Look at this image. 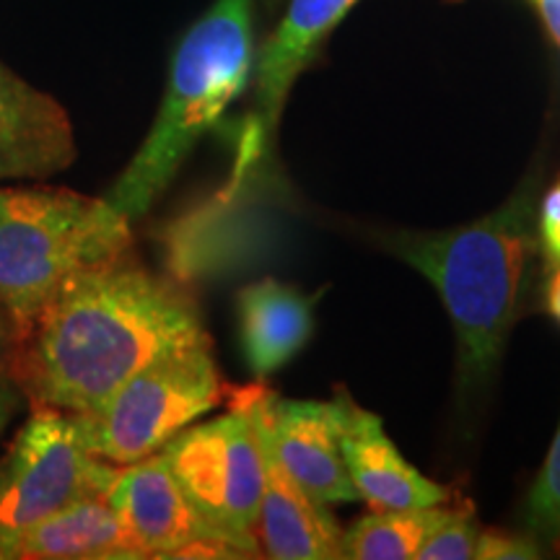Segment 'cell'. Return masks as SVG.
<instances>
[{"instance_id":"obj_1","label":"cell","mask_w":560,"mask_h":560,"mask_svg":"<svg viewBox=\"0 0 560 560\" xmlns=\"http://www.w3.org/2000/svg\"><path fill=\"white\" fill-rule=\"evenodd\" d=\"M30 335L26 389L68 412L100 408L145 363L210 340L195 301L130 252L73 272Z\"/></svg>"},{"instance_id":"obj_2","label":"cell","mask_w":560,"mask_h":560,"mask_svg":"<svg viewBox=\"0 0 560 560\" xmlns=\"http://www.w3.org/2000/svg\"><path fill=\"white\" fill-rule=\"evenodd\" d=\"M397 255L431 280L444 301L459 350V387L478 389L499 366L520 310L524 270L535 252L527 195L436 234H400Z\"/></svg>"},{"instance_id":"obj_3","label":"cell","mask_w":560,"mask_h":560,"mask_svg":"<svg viewBox=\"0 0 560 560\" xmlns=\"http://www.w3.org/2000/svg\"><path fill=\"white\" fill-rule=\"evenodd\" d=\"M252 68V0H215L182 37L156 122L109 190V206L130 223L143 219L198 140L242 94Z\"/></svg>"},{"instance_id":"obj_4","label":"cell","mask_w":560,"mask_h":560,"mask_svg":"<svg viewBox=\"0 0 560 560\" xmlns=\"http://www.w3.org/2000/svg\"><path fill=\"white\" fill-rule=\"evenodd\" d=\"M130 221L107 198L58 187H0V306L19 332L66 280L130 252Z\"/></svg>"},{"instance_id":"obj_5","label":"cell","mask_w":560,"mask_h":560,"mask_svg":"<svg viewBox=\"0 0 560 560\" xmlns=\"http://www.w3.org/2000/svg\"><path fill=\"white\" fill-rule=\"evenodd\" d=\"M226 384L210 340L159 355L125 380L100 408L75 412L91 454L115 467L151 457L166 441L219 408Z\"/></svg>"},{"instance_id":"obj_6","label":"cell","mask_w":560,"mask_h":560,"mask_svg":"<svg viewBox=\"0 0 560 560\" xmlns=\"http://www.w3.org/2000/svg\"><path fill=\"white\" fill-rule=\"evenodd\" d=\"M117 470L89 452L75 412L42 405L0 459V558L62 509L107 495Z\"/></svg>"},{"instance_id":"obj_7","label":"cell","mask_w":560,"mask_h":560,"mask_svg":"<svg viewBox=\"0 0 560 560\" xmlns=\"http://www.w3.org/2000/svg\"><path fill=\"white\" fill-rule=\"evenodd\" d=\"M213 535L260 558L255 527L265 488L260 433L244 408L187 425L159 452Z\"/></svg>"},{"instance_id":"obj_8","label":"cell","mask_w":560,"mask_h":560,"mask_svg":"<svg viewBox=\"0 0 560 560\" xmlns=\"http://www.w3.org/2000/svg\"><path fill=\"white\" fill-rule=\"evenodd\" d=\"M270 444L285 472L322 503L361 501L340 452V400H283L262 384L231 395Z\"/></svg>"},{"instance_id":"obj_9","label":"cell","mask_w":560,"mask_h":560,"mask_svg":"<svg viewBox=\"0 0 560 560\" xmlns=\"http://www.w3.org/2000/svg\"><path fill=\"white\" fill-rule=\"evenodd\" d=\"M107 501L143 558H174L190 542L219 537L182 493L159 452L120 467Z\"/></svg>"},{"instance_id":"obj_10","label":"cell","mask_w":560,"mask_h":560,"mask_svg":"<svg viewBox=\"0 0 560 560\" xmlns=\"http://www.w3.org/2000/svg\"><path fill=\"white\" fill-rule=\"evenodd\" d=\"M75 161L68 112L0 66V182L45 179Z\"/></svg>"},{"instance_id":"obj_11","label":"cell","mask_w":560,"mask_h":560,"mask_svg":"<svg viewBox=\"0 0 560 560\" xmlns=\"http://www.w3.org/2000/svg\"><path fill=\"white\" fill-rule=\"evenodd\" d=\"M340 452L361 501L374 511L441 506L450 493L397 452L374 412L340 400Z\"/></svg>"},{"instance_id":"obj_12","label":"cell","mask_w":560,"mask_h":560,"mask_svg":"<svg viewBox=\"0 0 560 560\" xmlns=\"http://www.w3.org/2000/svg\"><path fill=\"white\" fill-rule=\"evenodd\" d=\"M257 433H260V429H257ZM260 450L265 462V488L255 535L262 556L276 560L342 558V532L327 503L312 499L280 467L262 433Z\"/></svg>"},{"instance_id":"obj_13","label":"cell","mask_w":560,"mask_h":560,"mask_svg":"<svg viewBox=\"0 0 560 560\" xmlns=\"http://www.w3.org/2000/svg\"><path fill=\"white\" fill-rule=\"evenodd\" d=\"M355 3L359 0H291L278 32L268 39L255 62L257 136H268L272 128H278L293 81Z\"/></svg>"},{"instance_id":"obj_14","label":"cell","mask_w":560,"mask_h":560,"mask_svg":"<svg viewBox=\"0 0 560 560\" xmlns=\"http://www.w3.org/2000/svg\"><path fill=\"white\" fill-rule=\"evenodd\" d=\"M240 340L252 374L270 376L296 359L314 332V299L265 278L240 293Z\"/></svg>"},{"instance_id":"obj_15","label":"cell","mask_w":560,"mask_h":560,"mask_svg":"<svg viewBox=\"0 0 560 560\" xmlns=\"http://www.w3.org/2000/svg\"><path fill=\"white\" fill-rule=\"evenodd\" d=\"M5 558L130 560L143 556L117 520L107 495H91L24 532Z\"/></svg>"},{"instance_id":"obj_16","label":"cell","mask_w":560,"mask_h":560,"mask_svg":"<svg viewBox=\"0 0 560 560\" xmlns=\"http://www.w3.org/2000/svg\"><path fill=\"white\" fill-rule=\"evenodd\" d=\"M450 509H389L371 511L342 532V558L350 560H410L444 522Z\"/></svg>"},{"instance_id":"obj_17","label":"cell","mask_w":560,"mask_h":560,"mask_svg":"<svg viewBox=\"0 0 560 560\" xmlns=\"http://www.w3.org/2000/svg\"><path fill=\"white\" fill-rule=\"evenodd\" d=\"M527 527L537 542L560 552V429L529 490Z\"/></svg>"},{"instance_id":"obj_18","label":"cell","mask_w":560,"mask_h":560,"mask_svg":"<svg viewBox=\"0 0 560 560\" xmlns=\"http://www.w3.org/2000/svg\"><path fill=\"white\" fill-rule=\"evenodd\" d=\"M480 527L467 509H450L444 522L418 550L420 560H472L478 550Z\"/></svg>"},{"instance_id":"obj_19","label":"cell","mask_w":560,"mask_h":560,"mask_svg":"<svg viewBox=\"0 0 560 560\" xmlns=\"http://www.w3.org/2000/svg\"><path fill=\"white\" fill-rule=\"evenodd\" d=\"M542 545L535 537H514L503 535V532L493 529H480L478 537V550L475 558L482 560H529L542 556Z\"/></svg>"},{"instance_id":"obj_20","label":"cell","mask_w":560,"mask_h":560,"mask_svg":"<svg viewBox=\"0 0 560 560\" xmlns=\"http://www.w3.org/2000/svg\"><path fill=\"white\" fill-rule=\"evenodd\" d=\"M540 240L550 265H560V182L542 202Z\"/></svg>"},{"instance_id":"obj_21","label":"cell","mask_w":560,"mask_h":560,"mask_svg":"<svg viewBox=\"0 0 560 560\" xmlns=\"http://www.w3.org/2000/svg\"><path fill=\"white\" fill-rule=\"evenodd\" d=\"M540 11V16L552 34V39L560 45V0H532Z\"/></svg>"},{"instance_id":"obj_22","label":"cell","mask_w":560,"mask_h":560,"mask_svg":"<svg viewBox=\"0 0 560 560\" xmlns=\"http://www.w3.org/2000/svg\"><path fill=\"white\" fill-rule=\"evenodd\" d=\"M13 408H16V397H13V392L9 389V384L0 382V433H3L5 423H9V420H11Z\"/></svg>"},{"instance_id":"obj_23","label":"cell","mask_w":560,"mask_h":560,"mask_svg":"<svg viewBox=\"0 0 560 560\" xmlns=\"http://www.w3.org/2000/svg\"><path fill=\"white\" fill-rule=\"evenodd\" d=\"M548 310L552 317L560 322V265L556 270V276L550 280V289H548Z\"/></svg>"},{"instance_id":"obj_24","label":"cell","mask_w":560,"mask_h":560,"mask_svg":"<svg viewBox=\"0 0 560 560\" xmlns=\"http://www.w3.org/2000/svg\"><path fill=\"white\" fill-rule=\"evenodd\" d=\"M9 340H11V319L9 314L3 312V306H0V359H3L5 350H9Z\"/></svg>"}]
</instances>
